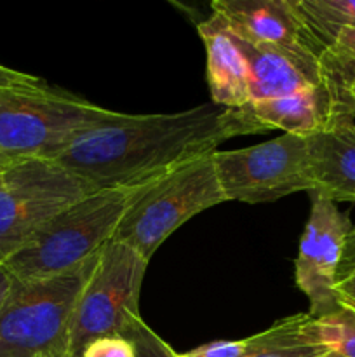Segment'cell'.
Here are the masks:
<instances>
[{
    "label": "cell",
    "mask_w": 355,
    "mask_h": 357,
    "mask_svg": "<svg viewBox=\"0 0 355 357\" xmlns=\"http://www.w3.org/2000/svg\"><path fill=\"white\" fill-rule=\"evenodd\" d=\"M355 272V227L350 230V234L347 236L343 248V257H341L340 268H338V278L336 282L341 279L348 278L350 274Z\"/></svg>",
    "instance_id": "603a6c76"
},
{
    "label": "cell",
    "mask_w": 355,
    "mask_h": 357,
    "mask_svg": "<svg viewBox=\"0 0 355 357\" xmlns=\"http://www.w3.org/2000/svg\"><path fill=\"white\" fill-rule=\"evenodd\" d=\"M145 187L96 190L79 199L3 265L16 281L23 282L56 278L82 267L113 239L122 218Z\"/></svg>",
    "instance_id": "3957f363"
},
{
    "label": "cell",
    "mask_w": 355,
    "mask_h": 357,
    "mask_svg": "<svg viewBox=\"0 0 355 357\" xmlns=\"http://www.w3.org/2000/svg\"><path fill=\"white\" fill-rule=\"evenodd\" d=\"M225 112L207 103L176 114H125L79 132L56 162L94 190L145 187L233 138Z\"/></svg>",
    "instance_id": "6da1fadb"
},
{
    "label": "cell",
    "mask_w": 355,
    "mask_h": 357,
    "mask_svg": "<svg viewBox=\"0 0 355 357\" xmlns=\"http://www.w3.org/2000/svg\"><path fill=\"white\" fill-rule=\"evenodd\" d=\"M326 63L334 77H338L340 80L355 79V59H340L326 54Z\"/></svg>",
    "instance_id": "d4e9b609"
},
{
    "label": "cell",
    "mask_w": 355,
    "mask_h": 357,
    "mask_svg": "<svg viewBox=\"0 0 355 357\" xmlns=\"http://www.w3.org/2000/svg\"><path fill=\"white\" fill-rule=\"evenodd\" d=\"M97 257L40 281H14L0 307V357H72L70 326Z\"/></svg>",
    "instance_id": "277c9868"
},
{
    "label": "cell",
    "mask_w": 355,
    "mask_h": 357,
    "mask_svg": "<svg viewBox=\"0 0 355 357\" xmlns=\"http://www.w3.org/2000/svg\"><path fill=\"white\" fill-rule=\"evenodd\" d=\"M327 54L340 59H355V28H341L334 33Z\"/></svg>",
    "instance_id": "44dd1931"
},
{
    "label": "cell",
    "mask_w": 355,
    "mask_h": 357,
    "mask_svg": "<svg viewBox=\"0 0 355 357\" xmlns=\"http://www.w3.org/2000/svg\"><path fill=\"white\" fill-rule=\"evenodd\" d=\"M352 229L347 213H341L334 202L312 195V211L294 261L296 286L310 302L308 316L320 317L340 309L334 286Z\"/></svg>",
    "instance_id": "9c48e42d"
},
{
    "label": "cell",
    "mask_w": 355,
    "mask_h": 357,
    "mask_svg": "<svg viewBox=\"0 0 355 357\" xmlns=\"http://www.w3.org/2000/svg\"><path fill=\"white\" fill-rule=\"evenodd\" d=\"M226 122L233 138L282 129L284 135L312 136L329 129L343 115H354L345 103L336 77L322 86L298 91L274 100L251 101L240 108H226ZM355 117V115H354Z\"/></svg>",
    "instance_id": "8fae6325"
},
{
    "label": "cell",
    "mask_w": 355,
    "mask_h": 357,
    "mask_svg": "<svg viewBox=\"0 0 355 357\" xmlns=\"http://www.w3.org/2000/svg\"><path fill=\"white\" fill-rule=\"evenodd\" d=\"M148 264L127 244H104L77 302L70 326V356L79 357L96 338L120 335L125 316L139 314V291Z\"/></svg>",
    "instance_id": "ba28073f"
},
{
    "label": "cell",
    "mask_w": 355,
    "mask_h": 357,
    "mask_svg": "<svg viewBox=\"0 0 355 357\" xmlns=\"http://www.w3.org/2000/svg\"><path fill=\"white\" fill-rule=\"evenodd\" d=\"M122 337L129 338L134 345L136 357H173L174 351L167 342H164L139 314H127L120 330Z\"/></svg>",
    "instance_id": "ac0fdd59"
},
{
    "label": "cell",
    "mask_w": 355,
    "mask_h": 357,
    "mask_svg": "<svg viewBox=\"0 0 355 357\" xmlns=\"http://www.w3.org/2000/svg\"><path fill=\"white\" fill-rule=\"evenodd\" d=\"M301 314L285 317L271 324L268 330L253 335L256 351L247 357H322L320 347H308L299 342L298 328Z\"/></svg>",
    "instance_id": "2e32d148"
},
{
    "label": "cell",
    "mask_w": 355,
    "mask_h": 357,
    "mask_svg": "<svg viewBox=\"0 0 355 357\" xmlns=\"http://www.w3.org/2000/svg\"><path fill=\"white\" fill-rule=\"evenodd\" d=\"M334 295H336L338 303L341 307H347V309L355 312V272L348 275V278L336 282V286H334Z\"/></svg>",
    "instance_id": "cb8c5ba5"
},
{
    "label": "cell",
    "mask_w": 355,
    "mask_h": 357,
    "mask_svg": "<svg viewBox=\"0 0 355 357\" xmlns=\"http://www.w3.org/2000/svg\"><path fill=\"white\" fill-rule=\"evenodd\" d=\"M312 192L331 202H355V117L343 115L329 129L306 136Z\"/></svg>",
    "instance_id": "4fadbf2b"
},
{
    "label": "cell",
    "mask_w": 355,
    "mask_h": 357,
    "mask_svg": "<svg viewBox=\"0 0 355 357\" xmlns=\"http://www.w3.org/2000/svg\"><path fill=\"white\" fill-rule=\"evenodd\" d=\"M211 7L240 37L270 45L303 63L326 61V44L298 0H214Z\"/></svg>",
    "instance_id": "30bf717a"
},
{
    "label": "cell",
    "mask_w": 355,
    "mask_h": 357,
    "mask_svg": "<svg viewBox=\"0 0 355 357\" xmlns=\"http://www.w3.org/2000/svg\"><path fill=\"white\" fill-rule=\"evenodd\" d=\"M322 357H343V356L334 354V352H324V356H322Z\"/></svg>",
    "instance_id": "83f0119b"
},
{
    "label": "cell",
    "mask_w": 355,
    "mask_h": 357,
    "mask_svg": "<svg viewBox=\"0 0 355 357\" xmlns=\"http://www.w3.org/2000/svg\"><path fill=\"white\" fill-rule=\"evenodd\" d=\"M299 342L343 357H355V312L341 307L320 317L301 314Z\"/></svg>",
    "instance_id": "9a60e30c"
},
{
    "label": "cell",
    "mask_w": 355,
    "mask_h": 357,
    "mask_svg": "<svg viewBox=\"0 0 355 357\" xmlns=\"http://www.w3.org/2000/svg\"><path fill=\"white\" fill-rule=\"evenodd\" d=\"M254 351H256V344H254V338L249 337L244 340L211 342L184 354L174 352L173 357H247Z\"/></svg>",
    "instance_id": "d6986e66"
},
{
    "label": "cell",
    "mask_w": 355,
    "mask_h": 357,
    "mask_svg": "<svg viewBox=\"0 0 355 357\" xmlns=\"http://www.w3.org/2000/svg\"><path fill=\"white\" fill-rule=\"evenodd\" d=\"M226 201L261 204L296 192H312L305 136L282 135L270 142L212 153Z\"/></svg>",
    "instance_id": "52a82bcc"
},
{
    "label": "cell",
    "mask_w": 355,
    "mask_h": 357,
    "mask_svg": "<svg viewBox=\"0 0 355 357\" xmlns=\"http://www.w3.org/2000/svg\"><path fill=\"white\" fill-rule=\"evenodd\" d=\"M56 160H19L0 169V264L19 253L58 213L93 194Z\"/></svg>",
    "instance_id": "8992f818"
},
{
    "label": "cell",
    "mask_w": 355,
    "mask_h": 357,
    "mask_svg": "<svg viewBox=\"0 0 355 357\" xmlns=\"http://www.w3.org/2000/svg\"><path fill=\"white\" fill-rule=\"evenodd\" d=\"M14 281H16V279L13 278V274H10L9 271H7L6 265L0 264V307L3 305L6 298L9 296L10 289H13L14 286Z\"/></svg>",
    "instance_id": "484cf974"
},
{
    "label": "cell",
    "mask_w": 355,
    "mask_h": 357,
    "mask_svg": "<svg viewBox=\"0 0 355 357\" xmlns=\"http://www.w3.org/2000/svg\"><path fill=\"white\" fill-rule=\"evenodd\" d=\"M225 28L247 65L251 101L289 96L298 91L322 86L333 79V72L326 61L303 63L270 45L258 44L249 38L240 37L233 33L226 24Z\"/></svg>",
    "instance_id": "7c38bea8"
},
{
    "label": "cell",
    "mask_w": 355,
    "mask_h": 357,
    "mask_svg": "<svg viewBox=\"0 0 355 357\" xmlns=\"http://www.w3.org/2000/svg\"><path fill=\"white\" fill-rule=\"evenodd\" d=\"M333 75H334V73H333ZM336 80H338V86H340V89H341V94H343L345 103L348 105V108H350V110L354 112V115H355V79L340 80L336 77Z\"/></svg>",
    "instance_id": "4316f807"
},
{
    "label": "cell",
    "mask_w": 355,
    "mask_h": 357,
    "mask_svg": "<svg viewBox=\"0 0 355 357\" xmlns=\"http://www.w3.org/2000/svg\"><path fill=\"white\" fill-rule=\"evenodd\" d=\"M212 153L190 160L145 187L122 218L111 241L127 244L150 261L160 244L183 223L212 206L226 202Z\"/></svg>",
    "instance_id": "5b68a950"
},
{
    "label": "cell",
    "mask_w": 355,
    "mask_h": 357,
    "mask_svg": "<svg viewBox=\"0 0 355 357\" xmlns=\"http://www.w3.org/2000/svg\"><path fill=\"white\" fill-rule=\"evenodd\" d=\"M79 357H136V351L129 338L122 335H110L89 342Z\"/></svg>",
    "instance_id": "ffe728a7"
},
{
    "label": "cell",
    "mask_w": 355,
    "mask_h": 357,
    "mask_svg": "<svg viewBox=\"0 0 355 357\" xmlns=\"http://www.w3.org/2000/svg\"><path fill=\"white\" fill-rule=\"evenodd\" d=\"M320 40L329 47L341 28H355V0H298Z\"/></svg>",
    "instance_id": "e0dca14e"
},
{
    "label": "cell",
    "mask_w": 355,
    "mask_h": 357,
    "mask_svg": "<svg viewBox=\"0 0 355 357\" xmlns=\"http://www.w3.org/2000/svg\"><path fill=\"white\" fill-rule=\"evenodd\" d=\"M207 56V84L211 103L240 108L251 101L247 65L233 45L225 23L216 13L197 26Z\"/></svg>",
    "instance_id": "5bb4252c"
},
{
    "label": "cell",
    "mask_w": 355,
    "mask_h": 357,
    "mask_svg": "<svg viewBox=\"0 0 355 357\" xmlns=\"http://www.w3.org/2000/svg\"><path fill=\"white\" fill-rule=\"evenodd\" d=\"M2 167H6V166H3V164H0V169H2Z\"/></svg>",
    "instance_id": "f1b7e54d"
},
{
    "label": "cell",
    "mask_w": 355,
    "mask_h": 357,
    "mask_svg": "<svg viewBox=\"0 0 355 357\" xmlns=\"http://www.w3.org/2000/svg\"><path fill=\"white\" fill-rule=\"evenodd\" d=\"M45 80L30 73L17 72V70L7 68L0 65V87H24V86H42Z\"/></svg>",
    "instance_id": "7402d4cb"
},
{
    "label": "cell",
    "mask_w": 355,
    "mask_h": 357,
    "mask_svg": "<svg viewBox=\"0 0 355 357\" xmlns=\"http://www.w3.org/2000/svg\"><path fill=\"white\" fill-rule=\"evenodd\" d=\"M124 115L54 89L47 82L0 87V164L56 160L79 132Z\"/></svg>",
    "instance_id": "7a4b0ae2"
}]
</instances>
